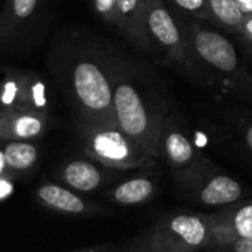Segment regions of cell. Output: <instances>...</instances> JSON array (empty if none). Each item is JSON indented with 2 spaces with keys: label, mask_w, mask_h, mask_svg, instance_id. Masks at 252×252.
Masks as SVG:
<instances>
[{
  "label": "cell",
  "mask_w": 252,
  "mask_h": 252,
  "mask_svg": "<svg viewBox=\"0 0 252 252\" xmlns=\"http://www.w3.org/2000/svg\"><path fill=\"white\" fill-rule=\"evenodd\" d=\"M213 229L217 232L252 238V198H245L210 214Z\"/></svg>",
  "instance_id": "obj_13"
},
{
  "label": "cell",
  "mask_w": 252,
  "mask_h": 252,
  "mask_svg": "<svg viewBox=\"0 0 252 252\" xmlns=\"http://www.w3.org/2000/svg\"><path fill=\"white\" fill-rule=\"evenodd\" d=\"M155 159L140 168L139 173L115 183L108 198L121 207H140L152 201L159 189V179L155 171Z\"/></svg>",
  "instance_id": "obj_9"
},
{
  "label": "cell",
  "mask_w": 252,
  "mask_h": 252,
  "mask_svg": "<svg viewBox=\"0 0 252 252\" xmlns=\"http://www.w3.org/2000/svg\"><path fill=\"white\" fill-rule=\"evenodd\" d=\"M78 137L84 152L93 161L111 170H139L154 159L118 127H100L81 123Z\"/></svg>",
  "instance_id": "obj_6"
},
{
  "label": "cell",
  "mask_w": 252,
  "mask_h": 252,
  "mask_svg": "<svg viewBox=\"0 0 252 252\" xmlns=\"http://www.w3.org/2000/svg\"><path fill=\"white\" fill-rule=\"evenodd\" d=\"M211 252H252V238H241L213 229Z\"/></svg>",
  "instance_id": "obj_19"
},
{
  "label": "cell",
  "mask_w": 252,
  "mask_h": 252,
  "mask_svg": "<svg viewBox=\"0 0 252 252\" xmlns=\"http://www.w3.org/2000/svg\"><path fill=\"white\" fill-rule=\"evenodd\" d=\"M145 21L149 40L171 62L193 77H202L189 35H185L162 0H145Z\"/></svg>",
  "instance_id": "obj_7"
},
{
  "label": "cell",
  "mask_w": 252,
  "mask_h": 252,
  "mask_svg": "<svg viewBox=\"0 0 252 252\" xmlns=\"http://www.w3.org/2000/svg\"><path fill=\"white\" fill-rule=\"evenodd\" d=\"M170 167L173 174H180L208 159L198 146L193 133L176 114L164 118L159 137V157Z\"/></svg>",
  "instance_id": "obj_8"
},
{
  "label": "cell",
  "mask_w": 252,
  "mask_h": 252,
  "mask_svg": "<svg viewBox=\"0 0 252 252\" xmlns=\"http://www.w3.org/2000/svg\"><path fill=\"white\" fill-rule=\"evenodd\" d=\"M120 252H151V250H149L145 238H142V239H137L136 242H133L131 245H128L127 248H124Z\"/></svg>",
  "instance_id": "obj_25"
},
{
  "label": "cell",
  "mask_w": 252,
  "mask_h": 252,
  "mask_svg": "<svg viewBox=\"0 0 252 252\" xmlns=\"http://www.w3.org/2000/svg\"><path fill=\"white\" fill-rule=\"evenodd\" d=\"M1 151L6 167L12 171H27L38 159V149L30 142H9Z\"/></svg>",
  "instance_id": "obj_16"
},
{
  "label": "cell",
  "mask_w": 252,
  "mask_h": 252,
  "mask_svg": "<svg viewBox=\"0 0 252 252\" xmlns=\"http://www.w3.org/2000/svg\"><path fill=\"white\" fill-rule=\"evenodd\" d=\"M112 83L118 128L154 159H158L161 130L168 111L158 99L143 93L128 78L118 77Z\"/></svg>",
  "instance_id": "obj_1"
},
{
  "label": "cell",
  "mask_w": 252,
  "mask_h": 252,
  "mask_svg": "<svg viewBox=\"0 0 252 252\" xmlns=\"http://www.w3.org/2000/svg\"><path fill=\"white\" fill-rule=\"evenodd\" d=\"M12 192H13V185L10 183V180L6 177H0V201L9 198Z\"/></svg>",
  "instance_id": "obj_24"
},
{
  "label": "cell",
  "mask_w": 252,
  "mask_h": 252,
  "mask_svg": "<svg viewBox=\"0 0 252 252\" xmlns=\"http://www.w3.org/2000/svg\"><path fill=\"white\" fill-rule=\"evenodd\" d=\"M236 134L242 146L248 151L250 155H252V120L239 123L236 127Z\"/></svg>",
  "instance_id": "obj_23"
},
{
  "label": "cell",
  "mask_w": 252,
  "mask_h": 252,
  "mask_svg": "<svg viewBox=\"0 0 252 252\" xmlns=\"http://www.w3.org/2000/svg\"><path fill=\"white\" fill-rule=\"evenodd\" d=\"M188 35L195 55L214 72L220 86L252 102V77L239 62L235 46L224 35L199 27Z\"/></svg>",
  "instance_id": "obj_3"
},
{
  "label": "cell",
  "mask_w": 252,
  "mask_h": 252,
  "mask_svg": "<svg viewBox=\"0 0 252 252\" xmlns=\"http://www.w3.org/2000/svg\"><path fill=\"white\" fill-rule=\"evenodd\" d=\"M143 238L152 251H208L213 241V223L210 214L177 210L159 217Z\"/></svg>",
  "instance_id": "obj_2"
},
{
  "label": "cell",
  "mask_w": 252,
  "mask_h": 252,
  "mask_svg": "<svg viewBox=\"0 0 252 252\" xmlns=\"http://www.w3.org/2000/svg\"><path fill=\"white\" fill-rule=\"evenodd\" d=\"M6 162L3 158V151H0V177H4V171H6Z\"/></svg>",
  "instance_id": "obj_29"
},
{
  "label": "cell",
  "mask_w": 252,
  "mask_h": 252,
  "mask_svg": "<svg viewBox=\"0 0 252 252\" xmlns=\"http://www.w3.org/2000/svg\"><path fill=\"white\" fill-rule=\"evenodd\" d=\"M174 180L182 198L201 207L220 210L248 198L245 186L210 159L176 174Z\"/></svg>",
  "instance_id": "obj_4"
},
{
  "label": "cell",
  "mask_w": 252,
  "mask_h": 252,
  "mask_svg": "<svg viewBox=\"0 0 252 252\" xmlns=\"http://www.w3.org/2000/svg\"><path fill=\"white\" fill-rule=\"evenodd\" d=\"M111 247L109 245H99V247H92V248H84L80 251H72V252H109Z\"/></svg>",
  "instance_id": "obj_28"
},
{
  "label": "cell",
  "mask_w": 252,
  "mask_h": 252,
  "mask_svg": "<svg viewBox=\"0 0 252 252\" xmlns=\"http://www.w3.org/2000/svg\"><path fill=\"white\" fill-rule=\"evenodd\" d=\"M245 38H252V15H247L245 18V22L239 31Z\"/></svg>",
  "instance_id": "obj_26"
},
{
  "label": "cell",
  "mask_w": 252,
  "mask_h": 252,
  "mask_svg": "<svg viewBox=\"0 0 252 252\" xmlns=\"http://www.w3.org/2000/svg\"><path fill=\"white\" fill-rule=\"evenodd\" d=\"M38 0H9V6L6 7L4 16L1 19V30L0 34L9 32L15 24L30 18L35 7Z\"/></svg>",
  "instance_id": "obj_18"
},
{
  "label": "cell",
  "mask_w": 252,
  "mask_h": 252,
  "mask_svg": "<svg viewBox=\"0 0 252 252\" xmlns=\"http://www.w3.org/2000/svg\"><path fill=\"white\" fill-rule=\"evenodd\" d=\"M35 196L44 207L66 216H96L102 213L96 204L86 201L74 190L59 185H43L37 189Z\"/></svg>",
  "instance_id": "obj_12"
},
{
  "label": "cell",
  "mask_w": 252,
  "mask_h": 252,
  "mask_svg": "<svg viewBox=\"0 0 252 252\" xmlns=\"http://www.w3.org/2000/svg\"><path fill=\"white\" fill-rule=\"evenodd\" d=\"M71 84L84 124L118 127L114 111V83L99 63L90 59L75 63Z\"/></svg>",
  "instance_id": "obj_5"
},
{
  "label": "cell",
  "mask_w": 252,
  "mask_h": 252,
  "mask_svg": "<svg viewBox=\"0 0 252 252\" xmlns=\"http://www.w3.org/2000/svg\"><path fill=\"white\" fill-rule=\"evenodd\" d=\"M213 19L224 24L226 27L241 31L247 15L242 12L236 0H208Z\"/></svg>",
  "instance_id": "obj_17"
},
{
  "label": "cell",
  "mask_w": 252,
  "mask_h": 252,
  "mask_svg": "<svg viewBox=\"0 0 252 252\" xmlns=\"http://www.w3.org/2000/svg\"><path fill=\"white\" fill-rule=\"evenodd\" d=\"M112 171L117 170L106 168L96 161L72 159L63 165L61 177L63 185L68 186L71 190L89 193L109 183L112 180Z\"/></svg>",
  "instance_id": "obj_10"
},
{
  "label": "cell",
  "mask_w": 252,
  "mask_h": 252,
  "mask_svg": "<svg viewBox=\"0 0 252 252\" xmlns=\"http://www.w3.org/2000/svg\"><path fill=\"white\" fill-rule=\"evenodd\" d=\"M46 114L18 109L0 114V139L10 142H27L40 137L46 131Z\"/></svg>",
  "instance_id": "obj_11"
},
{
  "label": "cell",
  "mask_w": 252,
  "mask_h": 252,
  "mask_svg": "<svg viewBox=\"0 0 252 252\" xmlns=\"http://www.w3.org/2000/svg\"><path fill=\"white\" fill-rule=\"evenodd\" d=\"M28 109V75L9 72L0 81V114Z\"/></svg>",
  "instance_id": "obj_15"
},
{
  "label": "cell",
  "mask_w": 252,
  "mask_h": 252,
  "mask_svg": "<svg viewBox=\"0 0 252 252\" xmlns=\"http://www.w3.org/2000/svg\"><path fill=\"white\" fill-rule=\"evenodd\" d=\"M245 15H252V0H236Z\"/></svg>",
  "instance_id": "obj_27"
},
{
  "label": "cell",
  "mask_w": 252,
  "mask_h": 252,
  "mask_svg": "<svg viewBox=\"0 0 252 252\" xmlns=\"http://www.w3.org/2000/svg\"><path fill=\"white\" fill-rule=\"evenodd\" d=\"M151 252H171V251H152V250H151Z\"/></svg>",
  "instance_id": "obj_31"
},
{
  "label": "cell",
  "mask_w": 252,
  "mask_h": 252,
  "mask_svg": "<svg viewBox=\"0 0 252 252\" xmlns=\"http://www.w3.org/2000/svg\"><path fill=\"white\" fill-rule=\"evenodd\" d=\"M118 28L143 50H152L145 21V0H118Z\"/></svg>",
  "instance_id": "obj_14"
},
{
  "label": "cell",
  "mask_w": 252,
  "mask_h": 252,
  "mask_svg": "<svg viewBox=\"0 0 252 252\" xmlns=\"http://www.w3.org/2000/svg\"><path fill=\"white\" fill-rule=\"evenodd\" d=\"M28 109L43 114L47 111L46 86L40 78L34 75H28Z\"/></svg>",
  "instance_id": "obj_20"
},
{
  "label": "cell",
  "mask_w": 252,
  "mask_h": 252,
  "mask_svg": "<svg viewBox=\"0 0 252 252\" xmlns=\"http://www.w3.org/2000/svg\"><path fill=\"white\" fill-rule=\"evenodd\" d=\"M93 4L105 21L118 27V0H93Z\"/></svg>",
  "instance_id": "obj_22"
},
{
  "label": "cell",
  "mask_w": 252,
  "mask_h": 252,
  "mask_svg": "<svg viewBox=\"0 0 252 252\" xmlns=\"http://www.w3.org/2000/svg\"><path fill=\"white\" fill-rule=\"evenodd\" d=\"M177 7L183 9L185 12H189L201 19H213L208 0H173Z\"/></svg>",
  "instance_id": "obj_21"
},
{
  "label": "cell",
  "mask_w": 252,
  "mask_h": 252,
  "mask_svg": "<svg viewBox=\"0 0 252 252\" xmlns=\"http://www.w3.org/2000/svg\"><path fill=\"white\" fill-rule=\"evenodd\" d=\"M247 43H248V47H250V50H251L252 53V38H247Z\"/></svg>",
  "instance_id": "obj_30"
}]
</instances>
